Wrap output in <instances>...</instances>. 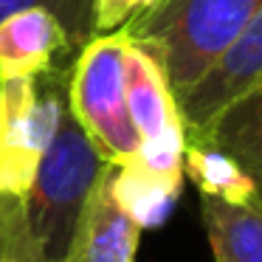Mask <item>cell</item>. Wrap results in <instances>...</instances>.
<instances>
[{
    "label": "cell",
    "mask_w": 262,
    "mask_h": 262,
    "mask_svg": "<svg viewBox=\"0 0 262 262\" xmlns=\"http://www.w3.org/2000/svg\"><path fill=\"white\" fill-rule=\"evenodd\" d=\"M74 54L65 29L42 9L12 14L0 23V82L34 79L59 68L57 59Z\"/></svg>",
    "instance_id": "cell-7"
},
{
    "label": "cell",
    "mask_w": 262,
    "mask_h": 262,
    "mask_svg": "<svg viewBox=\"0 0 262 262\" xmlns=\"http://www.w3.org/2000/svg\"><path fill=\"white\" fill-rule=\"evenodd\" d=\"M155 0H91L93 14V37L121 31L130 20L144 14Z\"/></svg>",
    "instance_id": "cell-15"
},
{
    "label": "cell",
    "mask_w": 262,
    "mask_h": 262,
    "mask_svg": "<svg viewBox=\"0 0 262 262\" xmlns=\"http://www.w3.org/2000/svg\"><path fill=\"white\" fill-rule=\"evenodd\" d=\"M200 209L214 262H262L259 203H226L200 194Z\"/></svg>",
    "instance_id": "cell-10"
},
{
    "label": "cell",
    "mask_w": 262,
    "mask_h": 262,
    "mask_svg": "<svg viewBox=\"0 0 262 262\" xmlns=\"http://www.w3.org/2000/svg\"><path fill=\"white\" fill-rule=\"evenodd\" d=\"M186 141H203L228 155L254 186V203L262 206V82L223 107L200 136Z\"/></svg>",
    "instance_id": "cell-9"
},
{
    "label": "cell",
    "mask_w": 262,
    "mask_h": 262,
    "mask_svg": "<svg viewBox=\"0 0 262 262\" xmlns=\"http://www.w3.org/2000/svg\"><path fill=\"white\" fill-rule=\"evenodd\" d=\"M0 259L9 262H34L26 239L23 203L0 194Z\"/></svg>",
    "instance_id": "cell-14"
},
{
    "label": "cell",
    "mask_w": 262,
    "mask_h": 262,
    "mask_svg": "<svg viewBox=\"0 0 262 262\" xmlns=\"http://www.w3.org/2000/svg\"><path fill=\"white\" fill-rule=\"evenodd\" d=\"M68 110L107 164L138 161V136L127 110V37L99 34L68 71Z\"/></svg>",
    "instance_id": "cell-3"
},
{
    "label": "cell",
    "mask_w": 262,
    "mask_h": 262,
    "mask_svg": "<svg viewBox=\"0 0 262 262\" xmlns=\"http://www.w3.org/2000/svg\"><path fill=\"white\" fill-rule=\"evenodd\" d=\"M29 9H42V12L54 14L74 48H82L93 40L91 0H0V23L12 14L29 12Z\"/></svg>",
    "instance_id": "cell-13"
},
{
    "label": "cell",
    "mask_w": 262,
    "mask_h": 262,
    "mask_svg": "<svg viewBox=\"0 0 262 262\" xmlns=\"http://www.w3.org/2000/svg\"><path fill=\"white\" fill-rule=\"evenodd\" d=\"M0 262H9V259H0Z\"/></svg>",
    "instance_id": "cell-16"
},
{
    "label": "cell",
    "mask_w": 262,
    "mask_h": 262,
    "mask_svg": "<svg viewBox=\"0 0 262 262\" xmlns=\"http://www.w3.org/2000/svg\"><path fill=\"white\" fill-rule=\"evenodd\" d=\"M138 243H141V228L116 203L104 166L82 209L65 262H136Z\"/></svg>",
    "instance_id": "cell-8"
},
{
    "label": "cell",
    "mask_w": 262,
    "mask_h": 262,
    "mask_svg": "<svg viewBox=\"0 0 262 262\" xmlns=\"http://www.w3.org/2000/svg\"><path fill=\"white\" fill-rule=\"evenodd\" d=\"M262 0H155L121 34L161 65L181 99L237 40Z\"/></svg>",
    "instance_id": "cell-1"
},
{
    "label": "cell",
    "mask_w": 262,
    "mask_h": 262,
    "mask_svg": "<svg viewBox=\"0 0 262 262\" xmlns=\"http://www.w3.org/2000/svg\"><path fill=\"white\" fill-rule=\"evenodd\" d=\"M183 175L206 198H220L226 203H251L254 186L237 164L220 149L203 141H186L183 147Z\"/></svg>",
    "instance_id": "cell-12"
},
{
    "label": "cell",
    "mask_w": 262,
    "mask_h": 262,
    "mask_svg": "<svg viewBox=\"0 0 262 262\" xmlns=\"http://www.w3.org/2000/svg\"><path fill=\"white\" fill-rule=\"evenodd\" d=\"M68 107V74L59 68L34 79L0 82V194L23 200L62 110Z\"/></svg>",
    "instance_id": "cell-4"
},
{
    "label": "cell",
    "mask_w": 262,
    "mask_h": 262,
    "mask_svg": "<svg viewBox=\"0 0 262 262\" xmlns=\"http://www.w3.org/2000/svg\"><path fill=\"white\" fill-rule=\"evenodd\" d=\"M107 183L116 203L127 211V217L141 231L161 226L166 220V214L172 211L183 186V183L152 175L138 164H124V166L107 164Z\"/></svg>",
    "instance_id": "cell-11"
},
{
    "label": "cell",
    "mask_w": 262,
    "mask_h": 262,
    "mask_svg": "<svg viewBox=\"0 0 262 262\" xmlns=\"http://www.w3.org/2000/svg\"><path fill=\"white\" fill-rule=\"evenodd\" d=\"M262 82V6L245 23L223 57L178 99L183 133L194 138L223 107Z\"/></svg>",
    "instance_id": "cell-6"
},
{
    "label": "cell",
    "mask_w": 262,
    "mask_h": 262,
    "mask_svg": "<svg viewBox=\"0 0 262 262\" xmlns=\"http://www.w3.org/2000/svg\"><path fill=\"white\" fill-rule=\"evenodd\" d=\"M107 161L88 138L79 121L62 110L51 147L23 194V226L34 262H65L82 209Z\"/></svg>",
    "instance_id": "cell-2"
},
{
    "label": "cell",
    "mask_w": 262,
    "mask_h": 262,
    "mask_svg": "<svg viewBox=\"0 0 262 262\" xmlns=\"http://www.w3.org/2000/svg\"><path fill=\"white\" fill-rule=\"evenodd\" d=\"M127 110L138 136V166L183 183V133L178 99L161 65L127 40Z\"/></svg>",
    "instance_id": "cell-5"
}]
</instances>
